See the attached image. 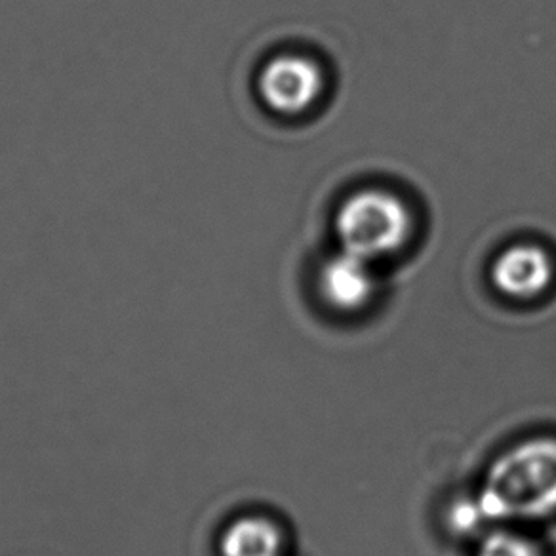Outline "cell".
I'll use <instances>...</instances> for the list:
<instances>
[{
    "label": "cell",
    "instance_id": "obj_1",
    "mask_svg": "<svg viewBox=\"0 0 556 556\" xmlns=\"http://www.w3.org/2000/svg\"><path fill=\"white\" fill-rule=\"evenodd\" d=\"M479 502L490 520H538L556 513V439L507 450L488 469Z\"/></svg>",
    "mask_w": 556,
    "mask_h": 556
},
{
    "label": "cell",
    "instance_id": "obj_2",
    "mask_svg": "<svg viewBox=\"0 0 556 556\" xmlns=\"http://www.w3.org/2000/svg\"><path fill=\"white\" fill-rule=\"evenodd\" d=\"M336 229L343 250L371 262L406 242L412 231V217L404 202L394 194L368 189L341 206Z\"/></svg>",
    "mask_w": 556,
    "mask_h": 556
},
{
    "label": "cell",
    "instance_id": "obj_3",
    "mask_svg": "<svg viewBox=\"0 0 556 556\" xmlns=\"http://www.w3.org/2000/svg\"><path fill=\"white\" fill-rule=\"evenodd\" d=\"M323 73L317 63L300 55H282L265 65L257 88L263 101L277 113L295 115L309 109L323 92Z\"/></svg>",
    "mask_w": 556,
    "mask_h": 556
},
{
    "label": "cell",
    "instance_id": "obj_4",
    "mask_svg": "<svg viewBox=\"0 0 556 556\" xmlns=\"http://www.w3.org/2000/svg\"><path fill=\"white\" fill-rule=\"evenodd\" d=\"M553 277V262L538 247L509 248L494 265L495 287L517 300H530L545 292Z\"/></svg>",
    "mask_w": 556,
    "mask_h": 556
},
{
    "label": "cell",
    "instance_id": "obj_5",
    "mask_svg": "<svg viewBox=\"0 0 556 556\" xmlns=\"http://www.w3.org/2000/svg\"><path fill=\"white\" fill-rule=\"evenodd\" d=\"M320 292L333 309H361L374 294L370 260L343 250L320 273Z\"/></svg>",
    "mask_w": 556,
    "mask_h": 556
},
{
    "label": "cell",
    "instance_id": "obj_6",
    "mask_svg": "<svg viewBox=\"0 0 556 556\" xmlns=\"http://www.w3.org/2000/svg\"><path fill=\"white\" fill-rule=\"evenodd\" d=\"M222 556H282V535L267 518H240L222 538Z\"/></svg>",
    "mask_w": 556,
    "mask_h": 556
},
{
    "label": "cell",
    "instance_id": "obj_7",
    "mask_svg": "<svg viewBox=\"0 0 556 556\" xmlns=\"http://www.w3.org/2000/svg\"><path fill=\"white\" fill-rule=\"evenodd\" d=\"M477 556H543L533 541L510 532H495L482 541Z\"/></svg>",
    "mask_w": 556,
    "mask_h": 556
}]
</instances>
